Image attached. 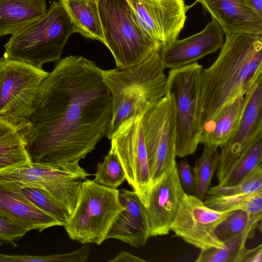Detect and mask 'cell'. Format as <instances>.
Returning a JSON list of instances; mask_svg holds the SVG:
<instances>
[{"mask_svg":"<svg viewBox=\"0 0 262 262\" xmlns=\"http://www.w3.org/2000/svg\"><path fill=\"white\" fill-rule=\"evenodd\" d=\"M102 69L81 56L60 59L41 83L30 116L16 128L29 160L76 170L107 131L112 97Z\"/></svg>","mask_w":262,"mask_h":262,"instance_id":"6da1fadb","label":"cell"},{"mask_svg":"<svg viewBox=\"0 0 262 262\" xmlns=\"http://www.w3.org/2000/svg\"><path fill=\"white\" fill-rule=\"evenodd\" d=\"M219 54L199 79L201 125L262 81V35L226 33Z\"/></svg>","mask_w":262,"mask_h":262,"instance_id":"7a4b0ae2","label":"cell"},{"mask_svg":"<svg viewBox=\"0 0 262 262\" xmlns=\"http://www.w3.org/2000/svg\"><path fill=\"white\" fill-rule=\"evenodd\" d=\"M160 51L134 67L102 70L112 97V117L106 134L110 140L123 122L142 115L166 95L167 77Z\"/></svg>","mask_w":262,"mask_h":262,"instance_id":"3957f363","label":"cell"},{"mask_svg":"<svg viewBox=\"0 0 262 262\" xmlns=\"http://www.w3.org/2000/svg\"><path fill=\"white\" fill-rule=\"evenodd\" d=\"M75 33L63 5L53 1L41 18L13 34L4 45L3 57L42 68L58 61L70 36Z\"/></svg>","mask_w":262,"mask_h":262,"instance_id":"277c9868","label":"cell"},{"mask_svg":"<svg viewBox=\"0 0 262 262\" xmlns=\"http://www.w3.org/2000/svg\"><path fill=\"white\" fill-rule=\"evenodd\" d=\"M104 44L117 68L137 66L160 51L162 45L147 35L135 21L126 0H97Z\"/></svg>","mask_w":262,"mask_h":262,"instance_id":"5b68a950","label":"cell"},{"mask_svg":"<svg viewBox=\"0 0 262 262\" xmlns=\"http://www.w3.org/2000/svg\"><path fill=\"white\" fill-rule=\"evenodd\" d=\"M119 192L117 189L94 180L83 181L75 207L63 225L70 238L98 245L106 240L114 221L123 209Z\"/></svg>","mask_w":262,"mask_h":262,"instance_id":"8992f818","label":"cell"},{"mask_svg":"<svg viewBox=\"0 0 262 262\" xmlns=\"http://www.w3.org/2000/svg\"><path fill=\"white\" fill-rule=\"evenodd\" d=\"M202 66L198 62L170 70L167 92L173 94L177 124L176 153L184 158L193 154L201 131L199 79Z\"/></svg>","mask_w":262,"mask_h":262,"instance_id":"52a82bcc","label":"cell"},{"mask_svg":"<svg viewBox=\"0 0 262 262\" xmlns=\"http://www.w3.org/2000/svg\"><path fill=\"white\" fill-rule=\"evenodd\" d=\"M141 125L153 185L177 163V124L172 93L167 92L142 115Z\"/></svg>","mask_w":262,"mask_h":262,"instance_id":"ba28073f","label":"cell"},{"mask_svg":"<svg viewBox=\"0 0 262 262\" xmlns=\"http://www.w3.org/2000/svg\"><path fill=\"white\" fill-rule=\"evenodd\" d=\"M49 72L0 58V119L16 128L31 115L39 87Z\"/></svg>","mask_w":262,"mask_h":262,"instance_id":"9c48e42d","label":"cell"},{"mask_svg":"<svg viewBox=\"0 0 262 262\" xmlns=\"http://www.w3.org/2000/svg\"><path fill=\"white\" fill-rule=\"evenodd\" d=\"M90 175L84 169L76 170L30 161L0 171L2 178L45 190L69 215L75 207L82 180Z\"/></svg>","mask_w":262,"mask_h":262,"instance_id":"30bf717a","label":"cell"},{"mask_svg":"<svg viewBox=\"0 0 262 262\" xmlns=\"http://www.w3.org/2000/svg\"><path fill=\"white\" fill-rule=\"evenodd\" d=\"M141 115L123 122L112 135L115 150L125 172L126 180L145 207L152 186L141 125Z\"/></svg>","mask_w":262,"mask_h":262,"instance_id":"8fae6325","label":"cell"},{"mask_svg":"<svg viewBox=\"0 0 262 262\" xmlns=\"http://www.w3.org/2000/svg\"><path fill=\"white\" fill-rule=\"evenodd\" d=\"M233 211L212 209L195 195L184 192L170 230L176 236L201 250L223 249L225 245L217 237L215 230Z\"/></svg>","mask_w":262,"mask_h":262,"instance_id":"7c38bea8","label":"cell"},{"mask_svg":"<svg viewBox=\"0 0 262 262\" xmlns=\"http://www.w3.org/2000/svg\"><path fill=\"white\" fill-rule=\"evenodd\" d=\"M141 29L162 47L178 39L190 8L184 0H126Z\"/></svg>","mask_w":262,"mask_h":262,"instance_id":"4fadbf2b","label":"cell"},{"mask_svg":"<svg viewBox=\"0 0 262 262\" xmlns=\"http://www.w3.org/2000/svg\"><path fill=\"white\" fill-rule=\"evenodd\" d=\"M262 81L255 86L240 121L221 147L216 167L219 183L251 144L262 136Z\"/></svg>","mask_w":262,"mask_h":262,"instance_id":"5bb4252c","label":"cell"},{"mask_svg":"<svg viewBox=\"0 0 262 262\" xmlns=\"http://www.w3.org/2000/svg\"><path fill=\"white\" fill-rule=\"evenodd\" d=\"M177 165L152 186L148 205L144 207L149 237L165 235L170 231L185 192L179 180Z\"/></svg>","mask_w":262,"mask_h":262,"instance_id":"9a60e30c","label":"cell"},{"mask_svg":"<svg viewBox=\"0 0 262 262\" xmlns=\"http://www.w3.org/2000/svg\"><path fill=\"white\" fill-rule=\"evenodd\" d=\"M224 32L214 19L201 31L162 47L160 56L165 68L176 69L196 62L220 49Z\"/></svg>","mask_w":262,"mask_h":262,"instance_id":"2e32d148","label":"cell"},{"mask_svg":"<svg viewBox=\"0 0 262 262\" xmlns=\"http://www.w3.org/2000/svg\"><path fill=\"white\" fill-rule=\"evenodd\" d=\"M0 215L29 231L62 225L34 206L23 193L19 183L0 176Z\"/></svg>","mask_w":262,"mask_h":262,"instance_id":"e0dca14e","label":"cell"},{"mask_svg":"<svg viewBox=\"0 0 262 262\" xmlns=\"http://www.w3.org/2000/svg\"><path fill=\"white\" fill-rule=\"evenodd\" d=\"M119 199L123 207L114 221L106 236L136 248L144 246L149 237L144 206L134 191L119 190Z\"/></svg>","mask_w":262,"mask_h":262,"instance_id":"ac0fdd59","label":"cell"},{"mask_svg":"<svg viewBox=\"0 0 262 262\" xmlns=\"http://www.w3.org/2000/svg\"><path fill=\"white\" fill-rule=\"evenodd\" d=\"M200 3L226 33L262 35V17L247 0H195L191 8Z\"/></svg>","mask_w":262,"mask_h":262,"instance_id":"d6986e66","label":"cell"},{"mask_svg":"<svg viewBox=\"0 0 262 262\" xmlns=\"http://www.w3.org/2000/svg\"><path fill=\"white\" fill-rule=\"evenodd\" d=\"M254 88L226 105L202 125L200 143L219 147L228 140L240 121Z\"/></svg>","mask_w":262,"mask_h":262,"instance_id":"ffe728a7","label":"cell"},{"mask_svg":"<svg viewBox=\"0 0 262 262\" xmlns=\"http://www.w3.org/2000/svg\"><path fill=\"white\" fill-rule=\"evenodd\" d=\"M47 0H0V37L14 34L46 15Z\"/></svg>","mask_w":262,"mask_h":262,"instance_id":"44dd1931","label":"cell"},{"mask_svg":"<svg viewBox=\"0 0 262 262\" xmlns=\"http://www.w3.org/2000/svg\"><path fill=\"white\" fill-rule=\"evenodd\" d=\"M74 27L75 33L104 44L97 0H61Z\"/></svg>","mask_w":262,"mask_h":262,"instance_id":"7402d4cb","label":"cell"},{"mask_svg":"<svg viewBox=\"0 0 262 262\" xmlns=\"http://www.w3.org/2000/svg\"><path fill=\"white\" fill-rule=\"evenodd\" d=\"M208 207L217 211L242 210L248 215L247 227L254 231L261 226L262 189L251 194L227 196L207 195L203 199Z\"/></svg>","mask_w":262,"mask_h":262,"instance_id":"603a6c76","label":"cell"},{"mask_svg":"<svg viewBox=\"0 0 262 262\" xmlns=\"http://www.w3.org/2000/svg\"><path fill=\"white\" fill-rule=\"evenodd\" d=\"M262 161V136L258 138L236 162L223 180L221 186H232L249 177Z\"/></svg>","mask_w":262,"mask_h":262,"instance_id":"cb8c5ba5","label":"cell"},{"mask_svg":"<svg viewBox=\"0 0 262 262\" xmlns=\"http://www.w3.org/2000/svg\"><path fill=\"white\" fill-rule=\"evenodd\" d=\"M217 147L204 145L201 157L193 168L195 183V195L203 200L210 188L216 169L219 152Z\"/></svg>","mask_w":262,"mask_h":262,"instance_id":"d4e9b609","label":"cell"},{"mask_svg":"<svg viewBox=\"0 0 262 262\" xmlns=\"http://www.w3.org/2000/svg\"><path fill=\"white\" fill-rule=\"evenodd\" d=\"M251 237L247 232L237 235L224 242L223 249L211 248L201 250L195 262H239L241 253Z\"/></svg>","mask_w":262,"mask_h":262,"instance_id":"484cf974","label":"cell"},{"mask_svg":"<svg viewBox=\"0 0 262 262\" xmlns=\"http://www.w3.org/2000/svg\"><path fill=\"white\" fill-rule=\"evenodd\" d=\"M19 184L23 193L34 206L63 226L69 214L50 194L41 188Z\"/></svg>","mask_w":262,"mask_h":262,"instance_id":"4316f807","label":"cell"},{"mask_svg":"<svg viewBox=\"0 0 262 262\" xmlns=\"http://www.w3.org/2000/svg\"><path fill=\"white\" fill-rule=\"evenodd\" d=\"M126 180L124 171L119 158L111 147L102 162H98L94 181L98 184L117 189Z\"/></svg>","mask_w":262,"mask_h":262,"instance_id":"83f0119b","label":"cell"},{"mask_svg":"<svg viewBox=\"0 0 262 262\" xmlns=\"http://www.w3.org/2000/svg\"><path fill=\"white\" fill-rule=\"evenodd\" d=\"M262 189V167L258 165L246 179L239 183L228 186L216 185L210 187L207 194L214 196H227L255 193Z\"/></svg>","mask_w":262,"mask_h":262,"instance_id":"f1b7e54d","label":"cell"},{"mask_svg":"<svg viewBox=\"0 0 262 262\" xmlns=\"http://www.w3.org/2000/svg\"><path fill=\"white\" fill-rule=\"evenodd\" d=\"M248 215L242 210H235L216 227L215 234L224 243L245 231L253 235L247 229Z\"/></svg>","mask_w":262,"mask_h":262,"instance_id":"f546056e","label":"cell"},{"mask_svg":"<svg viewBox=\"0 0 262 262\" xmlns=\"http://www.w3.org/2000/svg\"><path fill=\"white\" fill-rule=\"evenodd\" d=\"M29 231L22 226L0 215V244L2 243L17 247L15 241L23 237Z\"/></svg>","mask_w":262,"mask_h":262,"instance_id":"4dcf8cb0","label":"cell"},{"mask_svg":"<svg viewBox=\"0 0 262 262\" xmlns=\"http://www.w3.org/2000/svg\"><path fill=\"white\" fill-rule=\"evenodd\" d=\"M177 173L179 182L186 193L195 195V183L193 169L188 162L181 161L177 165Z\"/></svg>","mask_w":262,"mask_h":262,"instance_id":"1f68e13d","label":"cell"},{"mask_svg":"<svg viewBox=\"0 0 262 262\" xmlns=\"http://www.w3.org/2000/svg\"><path fill=\"white\" fill-rule=\"evenodd\" d=\"M29 161L26 149L0 154V171Z\"/></svg>","mask_w":262,"mask_h":262,"instance_id":"d6a6232c","label":"cell"},{"mask_svg":"<svg viewBox=\"0 0 262 262\" xmlns=\"http://www.w3.org/2000/svg\"><path fill=\"white\" fill-rule=\"evenodd\" d=\"M262 244L249 249L245 247L241 253L239 262H261Z\"/></svg>","mask_w":262,"mask_h":262,"instance_id":"836d02e7","label":"cell"},{"mask_svg":"<svg viewBox=\"0 0 262 262\" xmlns=\"http://www.w3.org/2000/svg\"><path fill=\"white\" fill-rule=\"evenodd\" d=\"M109 262H145L142 259L127 251L119 252L115 257L108 260Z\"/></svg>","mask_w":262,"mask_h":262,"instance_id":"e575fe53","label":"cell"},{"mask_svg":"<svg viewBox=\"0 0 262 262\" xmlns=\"http://www.w3.org/2000/svg\"><path fill=\"white\" fill-rule=\"evenodd\" d=\"M252 10L262 17V0H247Z\"/></svg>","mask_w":262,"mask_h":262,"instance_id":"d590c367","label":"cell"},{"mask_svg":"<svg viewBox=\"0 0 262 262\" xmlns=\"http://www.w3.org/2000/svg\"><path fill=\"white\" fill-rule=\"evenodd\" d=\"M59 1H61V0H59Z\"/></svg>","mask_w":262,"mask_h":262,"instance_id":"8d00e7d4","label":"cell"}]
</instances>
